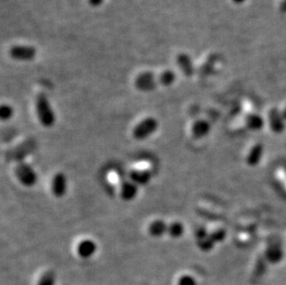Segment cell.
Instances as JSON below:
<instances>
[{
	"label": "cell",
	"mask_w": 286,
	"mask_h": 285,
	"mask_svg": "<svg viewBox=\"0 0 286 285\" xmlns=\"http://www.w3.org/2000/svg\"><path fill=\"white\" fill-rule=\"evenodd\" d=\"M56 273L53 270H48L41 276L37 285H56Z\"/></svg>",
	"instance_id": "16"
},
{
	"label": "cell",
	"mask_w": 286,
	"mask_h": 285,
	"mask_svg": "<svg viewBox=\"0 0 286 285\" xmlns=\"http://www.w3.org/2000/svg\"><path fill=\"white\" fill-rule=\"evenodd\" d=\"M177 66L186 77H192L195 74V66L192 59L186 53H180L176 57Z\"/></svg>",
	"instance_id": "8"
},
{
	"label": "cell",
	"mask_w": 286,
	"mask_h": 285,
	"mask_svg": "<svg viewBox=\"0 0 286 285\" xmlns=\"http://www.w3.org/2000/svg\"><path fill=\"white\" fill-rule=\"evenodd\" d=\"M138 194V185L131 180H125L121 185V197L122 200L132 201Z\"/></svg>",
	"instance_id": "10"
},
{
	"label": "cell",
	"mask_w": 286,
	"mask_h": 285,
	"mask_svg": "<svg viewBox=\"0 0 286 285\" xmlns=\"http://www.w3.org/2000/svg\"><path fill=\"white\" fill-rule=\"evenodd\" d=\"M67 177L62 172H58L55 176L53 177L51 182L52 193L57 198H61L67 193Z\"/></svg>",
	"instance_id": "7"
},
{
	"label": "cell",
	"mask_w": 286,
	"mask_h": 285,
	"mask_svg": "<svg viewBox=\"0 0 286 285\" xmlns=\"http://www.w3.org/2000/svg\"><path fill=\"white\" fill-rule=\"evenodd\" d=\"M158 84L162 86H171L176 81V74L171 70H166L158 76Z\"/></svg>",
	"instance_id": "13"
},
{
	"label": "cell",
	"mask_w": 286,
	"mask_h": 285,
	"mask_svg": "<svg viewBox=\"0 0 286 285\" xmlns=\"http://www.w3.org/2000/svg\"><path fill=\"white\" fill-rule=\"evenodd\" d=\"M231 1L236 5H242L246 0H231Z\"/></svg>",
	"instance_id": "21"
},
{
	"label": "cell",
	"mask_w": 286,
	"mask_h": 285,
	"mask_svg": "<svg viewBox=\"0 0 286 285\" xmlns=\"http://www.w3.org/2000/svg\"><path fill=\"white\" fill-rule=\"evenodd\" d=\"M15 176L25 187H33L37 184L38 177L35 169L26 162H19L15 167Z\"/></svg>",
	"instance_id": "3"
},
{
	"label": "cell",
	"mask_w": 286,
	"mask_h": 285,
	"mask_svg": "<svg viewBox=\"0 0 286 285\" xmlns=\"http://www.w3.org/2000/svg\"><path fill=\"white\" fill-rule=\"evenodd\" d=\"M152 173L148 170H134L130 172V180L136 185H146L151 181Z\"/></svg>",
	"instance_id": "11"
},
{
	"label": "cell",
	"mask_w": 286,
	"mask_h": 285,
	"mask_svg": "<svg viewBox=\"0 0 286 285\" xmlns=\"http://www.w3.org/2000/svg\"><path fill=\"white\" fill-rule=\"evenodd\" d=\"M168 227L164 220L162 219H156L152 221L148 227V232L154 238H160L165 234H168Z\"/></svg>",
	"instance_id": "12"
},
{
	"label": "cell",
	"mask_w": 286,
	"mask_h": 285,
	"mask_svg": "<svg viewBox=\"0 0 286 285\" xmlns=\"http://www.w3.org/2000/svg\"><path fill=\"white\" fill-rule=\"evenodd\" d=\"M158 76L151 72H144L134 80L135 87L142 92H152L158 87Z\"/></svg>",
	"instance_id": "5"
},
{
	"label": "cell",
	"mask_w": 286,
	"mask_h": 285,
	"mask_svg": "<svg viewBox=\"0 0 286 285\" xmlns=\"http://www.w3.org/2000/svg\"><path fill=\"white\" fill-rule=\"evenodd\" d=\"M36 111L38 121L46 128H51L56 123L54 110L49 103V98L44 93H40L36 98Z\"/></svg>",
	"instance_id": "1"
},
{
	"label": "cell",
	"mask_w": 286,
	"mask_h": 285,
	"mask_svg": "<svg viewBox=\"0 0 286 285\" xmlns=\"http://www.w3.org/2000/svg\"><path fill=\"white\" fill-rule=\"evenodd\" d=\"M159 123L154 117H146L135 125L133 130V136L137 141H144L149 138L158 131Z\"/></svg>",
	"instance_id": "2"
},
{
	"label": "cell",
	"mask_w": 286,
	"mask_h": 285,
	"mask_svg": "<svg viewBox=\"0 0 286 285\" xmlns=\"http://www.w3.org/2000/svg\"><path fill=\"white\" fill-rule=\"evenodd\" d=\"M209 131L208 123L204 121H198L195 122L192 127V134L196 138H201L205 136Z\"/></svg>",
	"instance_id": "14"
},
{
	"label": "cell",
	"mask_w": 286,
	"mask_h": 285,
	"mask_svg": "<svg viewBox=\"0 0 286 285\" xmlns=\"http://www.w3.org/2000/svg\"><path fill=\"white\" fill-rule=\"evenodd\" d=\"M77 254L84 259H88L96 254L98 245L91 239H85L77 245Z\"/></svg>",
	"instance_id": "9"
},
{
	"label": "cell",
	"mask_w": 286,
	"mask_h": 285,
	"mask_svg": "<svg viewBox=\"0 0 286 285\" xmlns=\"http://www.w3.org/2000/svg\"><path fill=\"white\" fill-rule=\"evenodd\" d=\"M14 115V109L11 105L3 104L0 108V118L2 121H9Z\"/></svg>",
	"instance_id": "17"
},
{
	"label": "cell",
	"mask_w": 286,
	"mask_h": 285,
	"mask_svg": "<svg viewBox=\"0 0 286 285\" xmlns=\"http://www.w3.org/2000/svg\"><path fill=\"white\" fill-rule=\"evenodd\" d=\"M9 54L14 61H31L37 57V49L32 46L17 45L10 49Z\"/></svg>",
	"instance_id": "6"
},
{
	"label": "cell",
	"mask_w": 286,
	"mask_h": 285,
	"mask_svg": "<svg viewBox=\"0 0 286 285\" xmlns=\"http://www.w3.org/2000/svg\"><path fill=\"white\" fill-rule=\"evenodd\" d=\"M279 10L282 14H286V0H281L279 6Z\"/></svg>",
	"instance_id": "20"
},
{
	"label": "cell",
	"mask_w": 286,
	"mask_h": 285,
	"mask_svg": "<svg viewBox=\"0 0 286 285\" xmlns=\"http://www.w3.org/2000/svg\"><path fill=\"white\" fill-rule=\"evenodd\" d=\"M178 285H197V281L191 275H183L178 280Z\"/></svg>",
	"instance_id": "18"
},
{
	"label": "cell",
	"mask_w": 286,
	"mask_h": 285,
	"mask_svg": "<svg viewBox=\"0 0 286 285\" xmlns=\"http://www.w3.org/2000/svg\"><path fill=\"white\" fill-rule=\"evenodd\" d=\"M105 0H87L88 4L91 7L97 8V7L101 6L104 3Z\"/></svg>",
	"instance_id": "19"
},
{
	"label": "cell",
	"mask_w": 286,
	"mask_h": 285,
	"mask_svg": "<svg viewBox=\"0 0 286 285\" xmlns=\"http://www.w3.org/2000/svg\"><path fill=\"white\" fill-rule=\"evenodd\" d=\"M36 148L37 143L35 142V140H25V142L9 150L7 153V158L12 161H17V163L24 162L25 158L30 156L31 154L36 150Z\"/></svg>",
	"instance_id": "4"
},
{
	"label": "cell",
	"mask_w": 286,
	"mask_h": 285,
	"mask_svg": "<svg viewBox=\"0 0 286 285\" xmlns=\"http://www.w3.org/2000/svg\"><path fill=\"white\" fill-rule=\"evenodd\" d=\"M183 233H184V226L182 222L173 221L171 224H169V227H168L169 236L177 239V238L183 236Z\"/></svg>",
	"instance_id": "15"
}]
</instances>
